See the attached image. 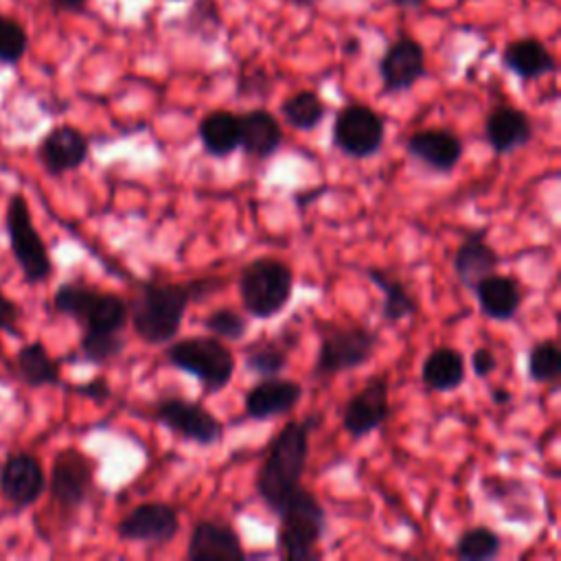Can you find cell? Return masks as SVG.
Returning a JSON list of instances; mask_svg holds the SVG:
<instances>
[{"label":"cell","mask_w":561,"mask_h":561,"mask_svg":"<svg viewBox=\"0 0 561 561\" xmlns=\"http://www.w3.org/2000/svg\"><path fill=\"white\" fill-rule=\"evenodd\" d=\"M217 287L219 283L210 278L188 283H140L136 296L127 302L136 337L153 346L171 342L182 329L188 305L213 294Z\"/></svg>","instance_id":"obj_1"},{"label":"cell","mask_w":561,"mask_h":561,"mask_svg":"<svg viewBox=\"0 0 561 561\" xmlns=\"http://www.w3.org/2000/svg\"><path fill=\"white\" fill-rule=\"evenodd\" d=\"M322 414H309L302 421H289L272 438L267 456L256 473L254 486L270 511L278 513L289 495L300 486L307 458L309 434L320 425Z\"/></svg>","instance_id":"obj_2"},{"label":"cell","mask_w":561,"mask_h":561,"mask_svg":"<svg viewBox=\"0 0 561 561\" xmlns=\"http://www.w3.org/2000/svg\"><path fill=\"white\" fill-rule=\"evenodd\" d=\"M276 515L278 554L287 561L316 559V548L327 533V511L322 502L311 491L298 486Z\"/></svg>","instance_id":"obj_3"},{"label":"cell","mask_w":561,"mask_h":561,"mask_svg":"<svg viewBox=\"0 0 561 561\" xmlns=\"http://www.w3.org/2000/svg\"><path fill=\"white\" fill-rule=\"evenodd\" d=\"M239 298L252 318L270 320L285 309L294 291V270L276 256H256L237 278Z\"/></svg>","instance_id":"obj_4"},{"label":"cell","mask_w":561,"mask_h":561,"mask_svg":"<svg viewBox=\"0 0 561 561\" xmlns=\"http://www.w3.org/2000/svg\"><path fill=\"white\" fill-rule=\"evenodd\" d=\"M53 307L81 324L83 331H123L129 322L127 302L118 294L79 280L61 283L53 294Z\"/></svg>","instance_id":"obj_5"},{"label":"cell","mask_w":561,"mask_h":561,"mask_svg":"<svg viewBox=\"0 0 561 561\" xmlns=\"http://www.w3.org/2000/svg\"><path fill=\"white\" fill-rule=\"evenodd\" d=\"M167 362L195 377L204 392H221L234 377L237 359L234 353L224 344V340H217L213 335H193L175 340L164 351Z\"/></svg>","instance_id":"obj_6"},{"label":"cell","mask_w":561,"mask_h":561,"mask_svg":"<svg viewBox=\"0 0 561 561\" xmlns=\"http://www.w3.org/2000/svg\"><path fill=\"white\" fill-rule=\"evenodd\" d=\"M7 237L11 254L28 285H39L53 274V259L48 254L46 241L39 234L28 202L22 193H13L4 213Z\"/></svg>","instance_id":"obj_7"},{"label":"cell","mask_w":561,"mask_h":561,"mask_svg":"<svg viewBox=\"0 0 561 561\" xmlns=\"http://www.w3.org/2000/svg\"><path fill=\"white\" fill-rule=\"evenodd\" d=\"M379 344V335L362 324H324L313 364L316 377H333L364 366Z\"/></svg>","instance_id":"obj_8"},{"label":"cell","mask_w":561,"mask_h":561,"mask_svg":"<svg viewBox=\"0 0 561 561\" xmlns=\"http://www.w3.org/2000/svg\"><path fill=\"white\" fill-rule=\"evenodd\" d=\"M331 138L337 151L353 160H364L381 149L386 138V121L373 107L351 103L337 112Z\"/></svg>","instance_id":"obj_9"},{"label":"cell","mask_w":561,"mask_h":561,"mask_svg":"<svg viewBox=\"0 0 561 561\" xmlns=\"http://www.w3.org/2000/svg\"><path fill=\"white\" fill-rule=\"evenodd\" d=\"M153 419L184 440L197 445H217L224 438V423L199 401L171 394L162 397L153 408Z\"/></svg>","instance_id":"obj_10"},{"label":"cell","mask_w":561,"mask_h":561,"mask_svg":"<svg viewBox=\"0 0 561 561\" xmlns=\"http://www.w3.org/2000/svg\"><path fill=\"white\" fill-rule=\"evenodd\" d=\"M94 460L77 447H64L53 458L50 478L46 489L50 500L66 513L77 511L92 493L94 486Z\"/></svg>","instance_id":"obj_11"},{"label":"cell","mask_w":561,"mask_h":561,"mask_svg":"<svg viewBox=\"0 0 561 561\" xmlns=\"http://www.w3.org/2000/svg\"><path fill=\"white\" fill-rule=\"evenodd\" d=\"M390 416V379L373 375L344 405L342 427L351 438H364L379 430Z\"/></svg>","instance_id":"obj_12"},{"label":"cell","mask_w":561,"mask_h":561,"mask_svg":"<svg viewBox=\"0 0 561 561\" xmlns=\"http://www.w3.org/2000/svg\"><path fill=\"white\" fill-rule=\"evenodd\" d=\"M180 533V513L167 502H142L116 524L123 541L167 546Z\"/></svg>","instance_id":"obj_13"},{"label":"cell","mask_w":561,"mask_h":561,"mask_svg":"<svg viewBox=\"0 0 561 561\" xmlns=\"http://www.w3.org/2000/svg\"><path fill=\"white\" fill-rule=\"evenodd\" d=\"M188 561H241L245 550L239 533L224 519H197L186 543Z\"/></svg>","instance_id":"obj_14"},{"label":"cell","mask_w":561,"mask_h":561,"mask_svg":"<svg viewBox=\"0 0 561 561\" xmlns=\"http://www.w3.org/2000/svg\"><path fill=\"white\" fill-rule=\"evenodd\" d=\"M46 491L42 462L26 451L7 456L0 467V493L15 508L33 506Z\"/></svg>","instance_id":"obj_15"},{"label":"cell","mask_w":561,"mask_h":561,"mask_svg":"<svg viewBox=\"0 0 561 561\" xmlns=\"http://www.w3.org/2000/svg\"><path fill=\"white\" fill-rule=\"evenodd\" d=\"M90 153L88 136L72 125L53 127L37 145V162L50 178L79 169Z\"/></svg>","instance_id":"obj_16"},{"label":"cell","mask_w":561,"mask_h":561,"mask_svg":"<svg viewBox=\"0 0 561 561\" xmlns=\"http://www.w3.org/2000/svg\"><path fill=\"white\" fill-rule=\"evenodd\" d=\"M302 386L296 379L280 375L261 377L243 397L245 416L252 421H267L291 412L302 399Z\"/></svg>","instance_id":"obj_17"},{"label":"cell","mask_w":561,"mask_h":561,"mask_svg":"<svg viewBox=\"0 0 561 561\" xmlns=\"http://www.w3.org/2000/svg\"><path fill=\"white\" fill-rule=\"evenodd\" d=\"M405 149L412 158L438 173H449L458 167L465 145L462 138L445 127L416 129L405 140Z\"/></svg>","instance_id":"obj_18"},{"label":"cell","mask_w":561,"mask_h":561,"mask_svg":"<svg viewBox=\"0 0 561 561\" xmlns=\"http://www.w3.org/2000/svg\"><path fill=\"white\" fill-rule=\"evenodd\" d=\"M535 127L524 110L513 105H497L484 121V140L497 153H513L533 140Z\"/></svg>","instance_id":"obj_19"},{"label":"cell","mask_w":561,"mask_h":561,"mask_svg":"<svg viewBox=\"0 0 561 561\" xmlns=\"http://www.w3.org/2000/svg\"><path fill=\"white\" fill-rule=\"evenodd\" d=\"M486 228H478L465 234L460 245L454 252V274L467 289H473L484 276L491 272H497L502 259L493 250V245L486 243Z\"/></svg>","instance_id":"obj_20"},{"label":"cell","mask_w":561,"mask_h":561,"mask_svg":"<svg viewBox=\"0 0 561 561\" xmlns=\"http://www.w3.org/2000/svg\"><path fill=\"white\" fill-rule=\"evenodd\" d=\"M379 75L386 92H401L412 88L425 75L423 48L410 37L394 42L379 61Z\"/></svg>","instance_id":"obj_21"},{"label":"cell","mask_w":561,"mask_h":561,"mask_svg":"<svg viewBox=\"0 0 561 561\" xmlns=\"http://www.w3.org/2000/svg\"><path fill=\"white\" fill-rule=\"evenodd\" d=\"M473 289L478 296L480 311L489 320L506 322V320H513L517 316V311L522 309L524 291H522L519 280L511 274L491 272Z\"/></svg>","instance_id":"obj_22"},{"label":"cell","mask_w":561,"mask_h":561,"mask_svg":"<svg viewBox=\"0 0 561 561\" xmlns=\"http://www.w3.org/2000/svg\"><path fill=\"white\" fill-rule=\"evenodd\" d=\"M239 147L250 156L265 160L280 149L283 129L278 118L267 110H250L239 116Z\"/></svg>","instance_id":"obj_23"},{"label":"cell","mask_w":561,"mask_h":561,"mask_svg":"<svg viewBox=\"0 0 561 561\" xmlns=\"http://www.w3.org/2000/svg\"><path fill=\"white\" fill-rule=\"evenodd\" d=\"M467 377L465 357L454 346H436L421 364V381L436 392H451L462 386Z\"/></svg>","instance_id":"obj_24"},{"label":"cell","mask_w":561,"mask_h":561,"mask_svg":"<svg viewBox=\"0 0 561 561\" xmlns=\"http://www.w3.org/2000/svg\"><path fill=\"white\" fill-rule=\"evenodd\" d=\"M202 147L213 158H226L239 149V116L228 110L208 112L197 127Z\"/></svg>","instance_id":"obj_25"},{"label":"cell","mask_w":561,"mask_h":561,"mask_svg":"<svg viewBox=\"0 0 561 561\" xmlns=\"http://www.w3.org/2000/svg\"><path fill=\"white\" fill-rule=\"evenodd\" d=\"M366 276L383 296L381 316L386 322L394 324L405 318H412L419 311V300L414 298V294L408 289V285L403 280H399L390 272L377 270V267H368Z\"/></svg>","instance_id":"obj_26"},{"label":"cell","mask_w":561,"mask_h":561,"mask_svg":"<svg viewBox=\"0 0 561 561\" xmlns=\"http://www.w3.org/2000/svg\"><path fill=\"white\" fill-rule=\"evenodd\" d=\"M15 364L22 381L28 388H44V386H61V373H59V362L50 357L48 348L44 342L33 340L24 344L15 353Z\"/></svg>","instance_id":"obj_27"},{"label":"cell","mask_w":561,"mask_h":561,"mask_svg":"<svg viewBox=\"0 0 561 561\" xmlns=\"http://www.w3.org/2000/svg\"><path fill=\"white\" fill-rule=\"evenodd\" d=\"M504 66L522 79H539L554 70V59L550 50L535 37L517 39L506 46L502 55Z\"/></svg>","instance_id":"obj_28"},{"label":"cell","mask_w":561,"mask_h":561,"mask_svg":"<svg viewBox=\"0 0 561 561\" xmlns=\"http://www.w3.org/2000/svg\"><path fill=\"white\" fill-rule=\"evenodd\" d=\"M280 114H283V118L289 127L300 129V131H309V129H316L322 123L324 103L320 101V96L316 92L302 90V92H296V94H291L283 101Z\"/></svg>","instance_id":"obj_29"},{"label":"cell","mask_w":561,"mask_h":561,"mask_svg":"<svg viewBox=\"0 0 561 561\" xmlns=\"http://www.w3.org/2000/svg\"><path fill=\"white\" fill-rule=\"evenodd\" d=\"M289 364V348L278 340H261L245 351V368L259 377L280 375Z\"/></svg>","instance_id":"obj_30"},{"label":"cell","mask_w":561,"mask_h":561,"mask_svg":"<svg viewBox=\"0 0 561 561\" xmlns=\"http://www.w3.org/2000/svg\"><path fill=\"white\" fill-rule=\"evenodd\" d=\"M502 550V539L495 530L486 526H471L456 539L454 552L462 561H489Z\"/></svg>","instance_id":"obj_31"},{"label":"cell","mask_w":561,"mask_h":561,"mask_svg":"<svg viewBox=\"0 0 561 561\" xmlns=\"http://www.w3.org/2000/svg\"><path fill=\"white\" fill-rule=\"evenodd\" d=\"M561 377V348L554 340H539L528 351V379L541 386H557Z\"/></svg>","instance_id":"obj_32"},{"label":"cell","mask_w":561,"mask_h":561,"mask_svg":"<svg viewBox=\"0 0 561 561\" xmlns=\"http://www.w3.org/2000/svg\"><path fill=\"white\" fill-rule=\"evenodd\" d=\"M125 348V335L121 331H83L79 340L81 357L90 364H107Z\"/></svg>","instance_id":"obj_33"},{"label":"cell","mask_w":561,"mask_h":561,"mask_svg":"<svg viewBox=\"0 0 561 561\" xmlns=\"http://www.w3.org/2000/svg\"><path fill=\"white\" fill-rule=\"evenodd\" d=\"M202 327L206 329L208 335L217 340L239 342L248 331V320L230 307H217L210 313H206V318L202 320Z\"/></svg>","instance_id":"obj_34"},{"label":"cell","mask_w":561,"mask_h":561,"mask_svg":"<svg viewBox=\"0 0 561 561\" xmlns=\"http://www.w3.org/2000/svg\"><path fill=\"white\" fill-rule=\"evenodd\" d=\"M26 53V33L11 20L0 15V64H18Z\"/></svg>","instance_id":"obj_35"},{"label":"cell","mask_w":561,"mask_h":561,"mask_svg":"<svg viewBox=\"0 0 561 561\" xmlns=\"http://www.w3.org/2000/svg\"><path fill=\"white\" fill-rule=\"evenodd\" d=\"M0 331L20 335V307L0 289Z\"/></svg>","instance_id":"obj_36"},{"label":"cell","mask_w":561,"mask_h":561,"mask_svg":"<svg viewBox=\"0 0 561 561\" xmlns=\"http://www.w3.org/2000/svg\"><path fill=\"white\" fill-rule=\"evenodd\" d=\"M495 368H497V355L491 346H478L471 353V370H473L476 377L484 379L491 373H495Z\"/></svg>","instance_id":"obj_37"},{"label":"cell","mask_w":561,"mask_h":561,"mask_svg":"<svg viewBox=\"0 0 561 561\" xmlns=\"http://www.w3.org/2000/svg\"><path fill=\"white\" fill-rule=\"evenodd\" d=\"M72 390H75L77 394L85 397V399H92V401H105V399H110V394H112L110 383H107L105 377H94V379H90V381H85V383H75Z\"/></svg>","instance_id":"obj_38"},{"label":"cell","mask_w":561,"mask_h":561,"mask_svg":"<svg viewBox=\"0 0 561 561\" xmlns=\"http://www.w3.org/2000/svg\"><path fill=\"white\" fill-rule=\"evenodd\" d=\"M511 399H513V394L508 390H504V388H493L491 390V401L495 405H506V403H511Z\"/></svg>","instance_id":"obj_39"},{"label":"cell","mask_w":561,"mask_h":561,"mask_svg":"<svg viewBox=\"0 0 561 561\" xmlns=\"http://www.w3.org/2000/svg\"><path fill=\"white\" fill-rule=\"evenodd\" d=\"M53 4L59 11H77L85 4V0H53Z\"/></svg>","instance_id":"obj_40"},{"label":"cell","mask_w":561,"mask_h":561,"mask_svg":"<svg viewBox=\"0 0 561 561\" xmlns=\"http://www.w3.org/2000/svg\"><path fill=\"white\" fill-rule=\"evenodd\" d=\"M320 191H322V188H320ZM320 191H316V188H311V191H305V193H307V195H302V193H298V195H296V204H298V206H300V208H305V206H307V204H309V202H311V199H316V197H318V195H320Z\"/></svg>","instance_id":"obj_41"},{"label":"cell","mask_w":561,"mask_h":561,"mask_svg":"<svg viewBox=\"0 0 561 561\" xmlns=\"http://www.w3.org/2000/svg\"><path fill=\"white\" fill-rule=\"evenodd\" d=\"M397 4H403V7H416V4H421L423 0H394Z\"/></svg>","instance_id":"obj_42"}]
</instances>
